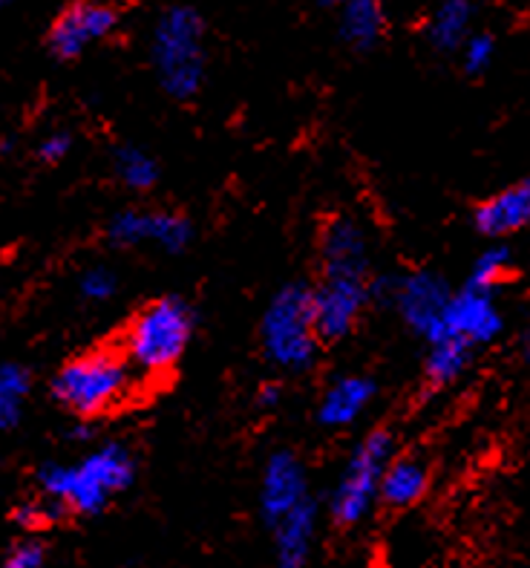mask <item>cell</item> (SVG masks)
Returning <instances> with one entry per match:
<instances>
[{"label": "cell", "mask_w": 530, "mask_h": 568, "mask_svg": "<svg viewBox=\"0 0 530 568\" xmlns=\"http://www.w3.org/2000/svg\"><path fill=\"white\" fill-rule=\"evenodd\" d=\"M323 277L315 292V321L323 341L346 338L373 297L369 243L358 220L337 216L323 229Z\"/></svg>", "instance_id": "cell-1"}, {"label": "cell", "mask_w": 530, "mask_h": 568, "mask_svg": "<svg viewBox=\"0 0 530 568\" xmlns=\"http://www.w3.org/2000/svg\"><path fill=\"white\" fill-rule=\"evenodd\" d=\"M136 462L128 447L119 442L95 447L75 465H47L38 474L43 499L55 503L61 511L99 514L108 508L115 494L133 485Z\"/></svg>", "instance_id": "cell-2"}, {"label": "cell", "mask_w": 530, "mask_h": 568, "mask_svg": "<svg viewBox=\"0 0 530 568\" xmlns=\"http://www.w3.org/2000/svg\"><path fill=\"white\" fill-rule=\"evenodd\" d=\"M151 58L159 84L173 101L196 99L208 72L205 18L187 3L167 7L153 27Z\"/></svg>", "instance_id": "cell-3"}, {"label": "cell", "mask_w": 530, "mask_h": 568, "mask_svg": "<svg viewBox=\"0 0 530 568\" xmlns=\"http://www.w3.org/2000/svg\"><path fill=\"white\" fill-rule=\"evenodd\" d=\"M315 321V292L306 283H288L272 297L259 324V344L274 367L303 373L320 353Z\"/></svg>", "instance_id": "cell-4"}, {"label": "cell", "mask_w": 530, "mask_h": 568, "mask_svg": "<svg viewBox=\"0 0 530 568\" xmlns=\"http://www.w3.org/2000/svg\"><path fill=\"white\" fill-rule=\"evenodd\" d=\"M194 335V312L182 297L151 301L128 324L124 358L144 375L171 373Z\"/></svg>", "instance_id": "cell-5"}, {"label": "cell", "mask_w": 530, "mask_h": 568, "mask_svg": "<svg viewBox=\"0 0 530 568\" xmlns=\"http://www.w3.org/2000/svg\"><path fill=\"white\" fill-rule=\"evenodd\" d=\"M128 358L113 349H93L67 361L52 378V396L61 407L81 418L108 413L128 396Z\"/></svg>", "instance_id": "cell-6"}, {"label": "cell", "mask_w": 530, "mask_h": 568, "mask_svg": "<svg viewBox=\"0 0 530 568\" xmlns=\"http://www.w3.org/2000/svg\"><path fill=\"white\" fill-rule=\"evenodd\" d=\"M393 459L395 439L389 430L366 433L358 442L329 499V514L337 526H358L373 514L375 503L380 499V479Z\"/></svg>", "instance_id": "cell-7"}, {"label": "cell", "mask_w": 530, "mask_h": 568, "mask_svg": "<svg viewBox=\"0 0 530 568\" xmlns=\"http://www.w3.org/2000/svg\"><path fill=\"white\" fill-rule=\"evenodd\" d=\"M119 21H122V12L113 0H72L52 21L47 32V47L61 61H72L84 55L93 43L113 36Z\"/></svg>", "instance_id": "cell-8"}, {"label": "cell", "mask_w": 530, "mask_h": 568, "mask_svg": "<svg viewBox=\"0 0 530 568\" xmlns=\"http://www.w3.org/2000/svg\"><path fill=\"white\" fill-rule=\"evenodd\" d=\"M108 240L115 248L156 245L167 254H180L194 240V225L185 214H176V211L124 209L110 216Z\"/></svg>", "instance_id": "cell-9"}, {"label": "cell", "mask_w": 530, "mask_h": 568, "mask_svg": "<svg viewBox=\"0 0 530 568\" xmlns=\"http://www.w3.org/2000/svg\"><path fill=\"white\" fill-rule=\"evenodd\" d=\"M384 292H387V301L398 310V315L404 317V324L430 344L452 297L445 277L432 272H412L407 277L389 281Z\"/></svg>", "instance_id": "cell-10"}, {"label": "cell", "mask_w": 530, "mask_h": 568, "mask_svg": "<svg viewBox=\"0 0 530 568\" xmlns=\"http://www.w3.org/2000/svg\"><path fill=\"white\" fill-rule=\"evenodd\" d=\"M499 332H502V312L496 306L493 292L467 283L461 292H452L430 346L441 341H465L470 346H481L490 344Z\"/></svg>", "instance_id": "cell-11"}, {"label": "cell", "mask_w": 530, "mask_h": 568, "mask_svg": "<svg viewBox=\"0 0 530 568\" xmlns=\"http://www.w3.org/2000/svg\"><path fill=\"white\" fill-rule=\"evenodd\" d=\"M306 499H312V494H308V474L303 462L292 450H277L268 456L259 483V514L265 526L272 528L294 508H300Z\"/></svg>", "instance_id": "cell-12"}, {"label": "cell", "mask_w": 530, "mask_h": 568, "mask_svg": "<svg viewBox=\"0 0 530 568\" xmlns=\"http://www.w3.org/2000/svg\"><path fill=\"white\" fill-rule=\"evenodd\" d=\"M375 393H378V384L369 375H340L323 393L320 407H317V422L323 427H332V430L351 427L369 410V404L375 402Z\"/></svg>", "instance_id": "cell-13"}, {"label": "cell", "mask_w": 530, "mask_h": 568, "mask_svg": "<svg viewBox=\"0 0 530 568\" xmlns=\"http://www.w3.org/2000/svg\"><path fill=\"white\" fill-rule=\"evenodd\" d=\"M317 537V503L306 499L300 508L274 523L272 542H274V562L277 568H306L312 548Z\"/></svg>", "instance_id": "cell-14"}, {"label": "cell", "mask_w": 530, "mask_h": 568, "mask_svg": "<svg viewBox=\"0 0 530 568\" xmlns=\"http://www.w3.org/2000/svg\"><path fill=\"white\" fill-rule=\"evenodd\" d=\"M473 220L488 237H508L530 225V176L481 202Z\"/></svg>", "instance_id": "cell-15"}, {"label": "cell", "mask_w": 530, "mask_h": 568, "mask_svg": "<svg viewBox=\"0 0 530 568\" xmlns=\"http://www.w3.org/2000/svg\"><path fill=\"white\" fill-rule=\"evenodd\" d=\"M337 9H340L337 32H340V41L349 43L351 50H375L387 38L389 14L384 0H346Z\"/></svg>", "instance_id": "cell-16"}, {"label": "cell", "mask_w": 530, "mask_h": 568, "mask_svg": "<svg viewBox=\"0 0 530 568\" xmlns=\"http://www.w3.org/2000/svg\"><path fill=\"white\" fill-rule=\"evenodd\" d=\"M430 488V468L418 456H395L380 479V503L389 508H409Z\"/></svg>", "instance_id": "cell-17"}, {"label": "cell", "mask_w": 530, "mask_h": 568, "mask_svg": "<svg viewBox=\"0 0 530 568\" xmlns=\"http://www.w3.org/2000/svg\"><path fill=\"white\" fill-rule=\"evenodd\" d=\"M473 0H438V7L432 9L430 21H427V41L436 47L438 52H456L465 47V41L473 23Z\"/></svg>", "instance_id": "cell-18"}, {"label": "cell", "mask_w": 530, "mask_h": 568, "mask_svg": "<svg viewBox=\"0 0 530 568\" xmlns=\"http://www.w3.org/2000/svg\"><path fill=\"white\" fill-rule=\"evenodd\" d=\"M470 358H473V346L470 344H465V341H441V344L430 346L424 375H427L430 387H447V384L459 382L465 375Z\"/></svg>", "instance_id": "cell-19"}, {"label": "cell", "mask_w": 530, "mask_h": 568, "mask_svg": "<svg viewBox=\"0 0 530 568\" xmlns=\"http://www.w3.org/2000/svg\"><path fill=\"white\" fill-rule=\"evenodd\" d=\"M113 168L119 182L130 191H151L159 182V162L136 144H122L113 153Z\"/></svg>", "instance_id": "cell-20"}, {"label": "cell", "mask_w": 530, "mask_h": 568, "mask_svg": "<svg viewBox=\"0 0 530 568\" xmlns=\"http://www.w3.org/2000/svg\"><path fill=\"white\" fill-rule=\"evenodd\" d=\"M29 393V373L21 364H3L0 367V430L18 425L23 398Z\"/></svg>", "instance_id": "cell-21"}, {"label": "cell", "mask_w": 530, "mask_h": 568, "mask_svg": "<svg viewBox=\"0 0 530 568\" xmlns=\"http://www.w3.org/2000/svg\"><path fill=\"white\" fill-rule=\"evenodd\" d=\"M510 263H513V257H510L508 245H490L488 252L479 254L467 283L476 288H490V292H493V288L508 277Z\"/></svg>", "instance_id": "cell-22"}, {"label": "cell", "mask_w": 530, "mask_h": 568, "mask_svg": "<svg viewBox=\"0 0 530 568\" xmlns=\"http://www.w3.org/2000/svg\"><path fill=\"white\" fill-rule=\"evenodd\" d=\"M496 58V38L490 32H473L461 47V64L467 75H481L488 72Z\"/></svg>", "instance_id": "cell-23"}, {"label": "cell", "mask_w": 530, "mask_h": 568, "mask_svg": "<svg viewBox=\"0 0 530 568\" xmlns=\"http://www.w3.org/2000/svg\"><path fill=\"white\" fill-rule=\"evenodd\" d=\"M79 288H81V295H84L86 301L104 303V301H110V297L115 295V288H119V277H115L113 268L93 266V268H86V272L81 274Z\"/></svg>", "instance_id": "cell-24"}, {"label": "cell", "mask_w": 530, "mask_h": 568, "mask_svg": "<svg viewBox=\"0 0 530 568\" xmlns=\"http://www.w3.org/2000/svg\"><path fill=\"white\" fill-rule=\"evenodd\" d=\"M3 568H47V551L35 540L14 542L3 560Z\"/></svg>", "instance_id": "cell-25"}, {"label": "cell", "mask_w": 530, "mask_h": 568, "mask_svg": "<svg viewBox=\"0 0 530 568\" xmlns=\"http://www.w3.org/2000/svg\"><path fill=\"white\" fill-rule=\"evenodd\" d=\"M70 151H72L70 133H50V136H43L41 144H38V156H41L43 162H50V165L61 162Z\"/></svg>", "instance_id": "cell-26"}, {"label": "cell", "mask_w": 530, "mask_h": 568, "mask_svg": "<svg viewBox=\"0 0 530 568\" xmlns=\"http://www.w3.org/2000/svg\"><path fill=\"white\" fill-rule=\"evenodd\" d=\"M277 402H279V389L263 387V393H259V404H263V407H277Z\"/></svg>", "instance_id": "cell-27"}, {"label": "cell", "mask_w": 530, "mask_h": 568, "mask_svg": "<svg viewBox=\"0 0 530 568\" xmlns=\"http://www.w3.org/2000/svg\"><path fill=\"white\" fill-rule=\"evenodd\" d=\"M519 346H522V358L528 361V364H530V329L524 332L522 341H519Z\"/></svg>", "instance_id": "cell-28"}, {"label": "cell", "mask_w": 530, "mask_h": 568, "mask_svg": "<svg viewBox=\"0 0 530 568\" xmlns=\"http://www.w3.org/2000/svg\"><path fill=\"white\" fill-rule=\"evenodd\" d=\"M323 7H340V3H346V0H320Z\"/></svg>", "instance_id": "cell-29"}, {"label": "cell", "mask_w": 530, "mask_h": 568, "mask_svg": "<svg viewBox=\"0 0 530 568\" xmlns=\"http://www.w3.org/2000/svg\"><path fill=\"white\" fill-rule=\"evenodd\" d=\"M9 3H12V0H0V9H7Z\"/></svg>", "instance_id": "cell-30"}]
</instances>
